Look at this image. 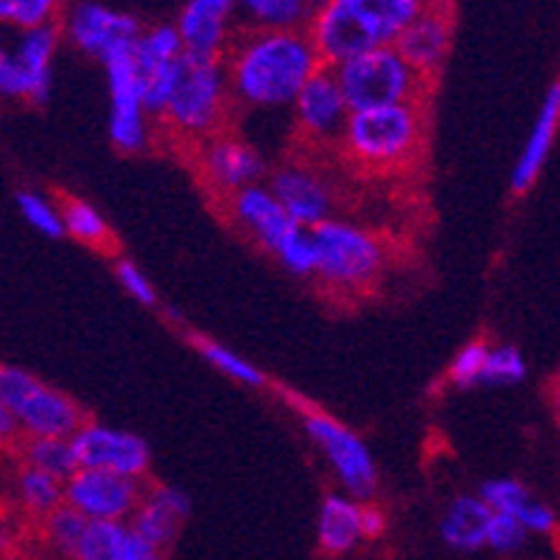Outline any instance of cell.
<instances>
[{"mask_svg": "<svg viewBox=\"0 0 560 560\" xmlns=\"http://www.w3.org/2000/svg\"><path fill=\"white\" fill-rule=\"evenodd\" d=\"M109 81V140L124 155H138L152 147L155 118L149 115L143 81H140L135 49L120 52L104 63Z\"/></svg>", "mask_w": 560, "mask_h": 560, "instance_id": "obj_9", "label": "cell"}, {"mask_svg": "<svg viewBox=\"0 0 560 560\" xmlns=\"http://www.w3.org/2000/svg\"><path fill=\"white\" fill-rule=\"evenodd\" d=\"M452 37H455L452 3L450 0H432L395 46L415 72L423 74L427 81H435L441 67L450 58Z\"/></svg>", "mask_w": 560, "mask_h": 560, "instance_id": "obj_18", "label": "cell"}, {"mask_svg": "<svg viewBox=\"0 0 560 560\" xmlns=\"http://www.w3.org/2000/svg\"><path fill=\"white\" fill-rule=\"evenodd\" d=\"M526 377L524 354L512 343H492L489 347L487 369H483V386H512Z\"/></svg>", "mask_w": 560, "mask_h": 560, "instance_id": "obj_36", "label": "cell"}, {"mask_svg": "<svg viewBox=\"0 0 560 560\" xmlns=\"http://www.w3.org/2000/svg\"><path fill=\"white\" fill-rule=\"evenodd\" d=\"M195 349L200 352V358L209 363V366H214L221 375H226L229 381H235V384L241 386H249V389H264L266 386V375L260 372L258 366L252 361H246L244 354H237L235 349L223 347V343H218V340L212 338H200V335H195Z\"/></svg>", "mask_w": 560, "mask_h": 560, "instance_id": "obj_31", "label": "cell"}, {"mask_svg": "<svg viewBox=\"0 0 560 560\" xmlns=\"http://www.w3.org/2000/svg\"><path fill=\"white\" fill-rule=\"evenodd\" d=\"M15 498L23 515L32 521H46L55 509L67 503V480L55 478V475L35 469L30 464H21L15 472Z\"/></svg>", "mask_w": 560, "mask_h": 560, "instance_id": "obj_26", "label": "cell"}, {"mask_svg": "<svg viewBox=\"0 0 560 560\" xmlns=\"http://www.w3.org/2000/svg\"><path fill=\"white\" fill-rule=\"evenodd\" d=\"M352 112L384 109V106L423 104L429 83L406 63L398 46L372 49L332 69Z\"/></svg>", "mask_w": 560, "mask_h": 560, "instance_id": "obj_6", "label": "cell"}, {"mask_svg": "<svg viewBox=\"0 0 560 560\" xmlns=\"http://www.w3.org/2000/svg\"><path fill=\"white\" fill-rule=\"evenodd\" d=\"M317 272L315 280L338 301L369 295L389 266V252L372 229L352 221L324 223L315 229Z\"/></svg>", "mask_w": 560, "mask_h": 560, "instance_id": "obj_5", "label": "cell"}, {"mask_svg": "<svg viewBox=\"0 0 560 560\" xmlns=\"http://www.w3.org/2000/svg\"><path fill=\"white\" fill-rule=\"evenodd\" d=\"M232 112L235 101L223 60L184 58L155 126L163 135H170L172 143L195 152L214 135L226 132Z\"/></svg>", "mask_w": 560, "mask_h": 560, "instance_id": "obj_3", "label": "cell"}, {"mask_svg": "<svg viewBox=\"0 0 560 560\" xmlns=\"http://www.w3.org/2000/svg\"><path fill=\"white\" fill-rule=\"evenodd\" d=\"M63 0H0V26L30 32L55 26Z\"/></svg>", "mask_w": 560, "mask_h": 560, "instance_id": "obj_32", "label": "cell"}, {"mask_svg": "<svg viewBox=\"0 0 560 560\" xmlns=\"http://www.w3.org/2000/svg\"><path fill=\"white\" fill-rule=\"evenodd\" d=\"M147 483L101 469H78L67 480V506L89 524H129L143 501Z\"/></svg>", "mask_w": 560, "mask_h": 560, "instance_id": "obj_15", "label": "cell"}, {"mask_svg": "<svg viewBox=\"0 0 560 560\" xmlns=\"http://www.w3.org/2000/svg\"><path fill=\"white\" fill-rule=\"evenodd\" d=\"M115 278H118V283L124 287L126 295L132 298V301H138L140 306H158L155 287H152V280L147 278V272H143L135 260L120 258L118 264H115Z\"/></svg>", "mask_w": 560, "mask_h": 560, "instance_id": "obj_39", "label": "cell"}, {"mask_svg": "<svg viewBox=\"0 0 560 560\" xmlns=\"http://www.w3.org/2000/svg\"><path fill=\"white\" fill-rule=\"evenodd\" d=\"M526 538H529V532L517 524L515 517L494 512L492 524H489L487 532V549H492V552L498 555H512L526 544Z\"/></svg>", "mask_w": 560, "mask_h": 560, "instance_id": "obj_38", "label": "cell"}, {"mask_svg": "<svg viewBox=\"0 0 560 560\" xmlns=\"http://www.w3.org/2000/svg\"><path fill=\"white\" fill-rule=\"evenodd\" d=\"M0 400L12 409L23 438H72L89 420L67 392L12 363H0Z\"/></svg>", "mask_w": 560, "mask_h": 560, "instance_id": "obj_7", "label": "cell"}, {"mask_svg": "<svg viewBox=\"0 0 560 560\" xmlns=\"http://www.w3.org/2000/svg\"><path fill=\"white\" fill-rule=\"evenodd\" d=\"M18 209L26 218L32 229H37L40 235L46 237H60L67 235V229H63V214H60V203H52L49 198L37 192H18Z\"/></svg>", "mask_w": 560, "mask_h": 560, "instance_id": "obj_37", "label": "cell"}, {"mask_svg": "<svg viewBox=\"0 0 560 560\" xmlns=\"http://www.w3.org/2000/svg\"><path fill=\"white\" fill-rule=\"evenodd\" d=\"M223 67L235 109L278 112L295 106L324 60L306 30L241 32Z\"/></svg>", "mask_w": 560, "mask_h": 560, "instance_id": "obj_1", "label": "cell"}, {"mask_svg": "<svg viewBox=\"0 0 560 560\" xmlns=\"http://www.w3.org/2000/svg\"><path fill=\"white\" fill-rule=\"evenodd\" d=\"M60 214H63V229L67 235L74 237L78 244L89 246L95 252H112L118 246L115 232L106 223V218L97 212L92 203L81 198H63L60 200Z\"/></svg>", "mask_w": 560, "mask_h": 560, "instance_id": "obj_27", "label": "cell"}, {"mask_svg": "<svg viewBox=\"0 0 560 560\" xmlns=\"http://www.w3.org/2000/svg\"><path fill=\"white\" fill-rule=\"evenodd\" d=\"M492 506L480 494H457L441 515V538L455 552H478L487 546Z\"/></svg>", "mask_w": 560, "mask_h": 560, "instance_id": "obj_23", "label": "cell"}, {"mask_svg": "<svg viewBox=\"0 0 560 560\" xmlns=\"http://www.w3.org/2000/svg\"><path fill=\"white\" fill-rule=\"evenodd\" d=\"M489 347H492L489 340H472V343H466V347L452 358L450 369H446V381H450L455 389L483 386V369H487Z\"/></svg>", "mask_w": 560, "mask_h": 560, "instance_id": "obj_34", "label": "cell"}, {"mask_svg": "<svg viewBox=\"0 0 560 560\" xmlns=\"http://www.w3.org/2000/svg\"><path fill=\"white\" fill-rule=\"evenodd\" d=\"M74 452L81 469H101V472L124 475V478L147 483L152 472V450L135 432L106 427L97 420H86L72 435Z\"/></svg>", "mask_w": 560, "mask_h": 560, "instance_id": "obj_14", "label": "cell"}, {"mask_svg": "<svg viewBox=\"0 0 560 560\" xmlns=\"http://www.w3.org/2000/svg\"><path fill=\"white\" fill-rule=\"evenodd\" d=\"M23 432L18 427L15 415L3 400H0V450H12V446H21Z\"/></svg>", "mask_w": 560, "mask_h": 560, "instance_id": "obj_41", "label": "cell"}, {"mask_svg": "<svg viewBox=\"0 0 560 560\" xmlns=\"http://www.w3.org/2000/svg\"><path fill=\"white\" fill-rule=\"evenodd\" d=\"M124 560H163V552H158L155 546L147 544V540L138 538V535L129 529V544H126Z\"/></svg>", "mask_w": 560, "mask_h": 560, "instance_id": "obj_44", "label": "cell"}, {"mask_svg": "<svg viewBox=\"0 0 560 560\" xmlns=\"http://www.w3.org/2000/svg\"><path fill=\"white\" fill-rule=\"evenodd\" d=\"M189 515H192V501L184 489L170 487V483H147L143 501L135 509L129 529L155 546L158 552H166L175 546Z\"/></svg>", "mask_w": 560, "mask_h": 560, "instance_id": "obj_19", "label": "cell"}, {"mask_svg": "<svg viewBox=\"0 0 560 560\" xmlns=\"http://www.w3.org/2000/svg\"><path fill=\"white\" fill-rule=\"evenodd\" d=\"M352 109H349L343 89L329 67L312 78L301 89L295 106H292V120H295V135L306 149L338 147L343 138Z\"/></svg>", "mask_w": 560, "mask_h": 560, "instance_id": "obj_13", "label": "cell"}, {"mask_svg": "<svg viewBox=\"0 0 560 560\" xmlns=\"http://www.w3.org/2000/svg\"><path fill=\"white\" fill-rule=\"evenodd\" d=\"M184 58V44L177 37L175 23H152V26H143L138 44H135V60H138L140 74L163 72V69L177 67Z\"/></svg>", "mask_w": 560, "mask_h": 560, "instance_id": "obj_28", "label": "cell"}, {"mask_svg": "<svg viewBox=\"0 0 560 560\" xmlns=\"http://www.w3.org/2000/svg\"><path fill=\"white\" fill-rule=\"evenodd\" d=\"M40 544H44L46 555L55 560H74L78 558V549H81L83 538L89 532V521L83 515H78L72 506L55 509L52 515L40 521Z\"/></svg>", "mask_w": 560, "mask_h": 560, "instance_id": "obj_29", "label": "cell"}, {"mask_svg": "<svg viewBox=\"0 0 560 560\" xmlns=\"http://www.w3.org/2000/svg\"><path fill=\"white\" fill-rule=\"evenodd\" d=\"M432 0H329L306 26L324 67L335 69L372 49L395 46Z\"/></svg>", "mask_w": 560, "mask_h": 560, "instance_id": "obj_2", "label": "cell"}, {"mask_svg": "<svg viewBox=\"0 0 560 560\" xmlns=\"http://www.w3.org/2000/svg\"><path fill=\"white\" fill-rule=\"evenodd\" d=\"M21 460L60 480H69L81 469L72 438H23Z\"/></svg>", "mask_w": 560, "mask_h": 560, "instance_id": "obj_30", "label": "cell"}, {"mask_svg": "<svg viewBox=\"0 0 560 560\" xmlns=\"http://www.w3.org/2000/svg\"><path fill=\"white\" fill-rule=\"evenodd\" d=\"M0 95L30 101V78L23 72L15 49H3V46H0Z\"/></svg>", "mask_w": 560, "mask_h": 560, "instance_id": "obj_40", "label": "cell"}, {"mask_svg": "<svg viewBox=\"0 0 560 560\" xmlns=\"http://www.w3.org/2000/svg\"><path fill=\"white\" fill-rule=\"evenodd\" d=\"M58 26H40V30L21 32V37H18L15 55L26 78H30L32 104H44L52 92V60L58 52Z\"/></svg>", "mask_w": 560, "mask_h": 560, "instance_id": "obj_24", "label": "cell"}, {"mask_svg": "<svg viewBox=\"0 0 560 560\" xmlns=\"http://www.w3.org/2000/svg\"><path fill=\"white\" fill-rule=\"evenodd\" d=\"M275 260H278L289 275H295V278H315L317 272L315 229H306V226L298 229L295 235L280 246Z\"/></svg>", "mask_w": 560, "mask_h": 560, "instance_id": "obj_35", "label": "cell"}, {"mask_svg": "<svg viewBox=\"0 0 560 560\" xmlns=\"http://www.w3.org/2000/svg\"><path fill=\"white\" fill-rule=\"evenodd\" d=\"M18 526H15V517L9 515L7 509H0V558H7V555L15 552L18 546Z\"/></svg>", "mask_w": 560, "mask_h": 560, "instance_id": "obj_43", "label": "cell"}, {"mask_svg": "<svg viewBox=\"0 0 560 560\" xmlns=\"http://www.w3.org/2000/svg\"><path fill=\"white\" fill-rule=\"evenodd\" d=\"M480 498L492 506V512L515 517L529 535H552L558 529V515L549 503L529 492L515 478H492L480 487Z\"/></svg>", "mask_w": 560, "mask_h": 560, "instance_id": "obj_21", "label": "cell"}, {"mask_svg": "<svg viewBox=\"0 0 560 560\" xmlns=\"http://www.w3.org/2000/svg\"><path fill=\"white\" fill-rule=\"evenodd\" d=\"M269 189L298 226L317 229L335 221L338 189L310 158L280 163L278 170L269 175Z\"/></svg>", "mask_w": 560, "mask_h": 560, "instance_id": "obj_12", "label": "cell"}, {"mask_svg": "<svg viewBox=\"0 0 560 560\" xmlns=\"http://www.w3.org/2000/svg\"><path fill=\"white\" fill-rule=\"evenodd\" d=\"M241 32L306 30L312 21L310 0H235Z\"/></svg>", "mask_w": 560, "mask_h": 560, "instance_id": "obj_25", "label": "cell"}, {"mask_svg": "<svg viewBox=\"0 0 560 560\" xmlns=\"http://www.w3.org/2000/svg\"><path fill=\"white\" fill-rule=\"evenodd\" d=\"M363 503L347 492H329L317 512V546L329 558H343L363 544Z\"/></svg>", "mask_w": 560, "mask_h": 560, "instance_id": "obj_20", "label": "cell"}, {"mask_svg": "<svg viewBox=\"0 0 560 560\" xmlns=\"http://www.w3.org/2000/svg\"><path fill=\"white\" fill-rule=\"evenodd\" d=\"M192 161L200 184L207 186V192L214 195L218 203L244 192L249 186L264 184L266 163L260 152L252 147L249 140L237 138L229 129L195 149Z\"/></svg>", "mask_w": 560, "mask_h": 560, "instance_id": "obj_10", "label": "cell"}, {"mask_svg": "<svg viewBox=\"0 0 560 560\" xmlns=\"http://www.w3.org/2000/svg\"><path fill=\"white\" fill-rule=\"evenodd\" d=\"M298 412H301L303 432L315 443V450L326 460L338 487L352 494L354 501H375L381 475H377V464L366 441L317 406L301 404Z\"/></svg>", "mask_w": 560, "mask_h": 560, "instance_id": "obj_8", "label": "cell"}, {"mask_svg": "<svg viewBox=\"0 0 560 560\" xmlns=\"http://www.w3.org/2000/svg\"><path fill=\"white\" fill-rule=\"evenodd\" d=\"M175 30L186 58L226 60L241 35L235 0H184L177 9Z\"/></svg>", "mask_w": 560, "mask_h": 560, "instance_id": "obj_16", "label": "cell"}, {"mask_svg": "<svg viewBox=\"0 0 560 560\" xmlns=\"http://www.w3.org/2000/svg\"><path fill=\"white\" fill-rule=\"evenodd\" d=\"M549 406H552V415H555V420H558V427H560V372L555 375L552 384H549Z\"/></svg>", "mask_w": 560, "mask_h": 560, "instance_id": "obj_45", "label": "cell"}, {"mask_svg": "<svg viewBox=\"0 0 560 560\" xmlns=\"http://www.w3.org/2000/svg\"><path fill=\"white\" fill-rule=\"evenodd\" d=\"M221 209L237 232H244L252 244H258L272 258L278 255L280 246L301 229L289 218L287 209L280 207V200L275 198L269 184H255L244 192L232 195L229 200H223Z\"/></svg>", "mask_w": 560, "mask_h": 560, "instance_id": "obj_17", "label": "cell"}, {"mask_svg": "<svg viewBox=\"0 0 560 560\" xmlns=\"http://www.w3.org/2000/svg\"><path fill=\"white\" fill-rule=\"evenodd\" d=\"M427 118L423 104L352 112L338 149L349 166L363 172H400L423 152Z\"/></svg>", "mask_w": 560, "mask_h": 560, "instance_id": "obj_4", "label": "cell"}, {"mask_svg": "<svg viewBox=\"0 0 560 560\" xmlns=\"http://www.w3.org/2000/svg\"><path fill=\"white\" fill-rule=\"evenodd\" d=\"M326 3H329V0H310L312 9H320V7H326Z\"/></svg>", "mask_w": 560, "mask_h": 560, "instance_id": "obj_46", "label": "cell"}, {"mask_svg": "<svg viewBox=\"0 0 560 560\" xmlns=\"http://www.w3.org/2000/svg\"><path fill=\"white\" fill-rule=\"evenodd\" d=\"M129 544V524H89L74 560H124Z\"/></svg>", "mask_w": 560, "mask_h": 560, "instance_id": "obj_33", "label": "cell"}, {"mask_svg": "<svg viewBox=\"0 0 560 560\" xmlns=\"http://www.w3.org/2000/svg\"><path fill=\"white\" fill-rule=\"evenodd\" d=\"M386 532V512L375 501L363 503V538L377 540Z\"/></svg>", "mask_w": 560, "mask_h": 560, "instance_id": "obj_42", "label": "cell"}, {"mask_svg": "<svg viewBox=\"0 0 560 560\" xmlns=\"http://www.w3.org/2000/svg\"><path fill=\"white\" fill-rule=\"evenodd\" d=\"M558 129H560V81L552 83V89L546 92L538 118H535V126H532L529 138H526L524 152H521L515 170H512V180H509V184H512V192L524 195L535 186L540 170H544L546 158H549V152H552Z\"/></svg>", "mask_w": 560, "mask_h": 560, "instance_id": "obj_22", "label": "cell"}, {"mask_svg": "<svg viewBox=\"0 0 560 560\" xmlns=\"http://www.w3.org/2000/svg\"><path fill=\"white\" fill-rule=\"evenodd\" d=\"M140 32L143 23L138 18L97 0H78L63 21V35L69 37V44L101 63L135 49Z\"/></svg>", "mask_w": 560, "mask_h": 560, "instance_id": "obj_11", "label": "cell"}]
</instances>
